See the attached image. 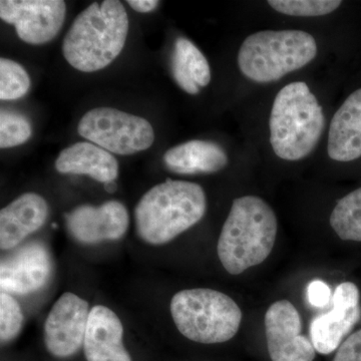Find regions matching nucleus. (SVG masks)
<instances>
[{"mask_svg": "<svg viewBox=\"0 0 361 361\" xmlns=\"http://www.w3.org/2000/svg\"><path fill=\"white\" fill-rule=\"evenodd\" d=\"M129 32V18L122 2H94L82 11L66 33L63 54L82 73L103 70L122 52Z\"/></svg>", "mask_w": 361, "mask_h": 361, "instance_id": "nucleus-1", "label": "nucleus"}, {"mask_svg": "<svg viewBox=\"0 0 361 361\" xmlns=\"http://www.w3.org/2000/svg\"><path fill=\"white\" fill-rule=\"evenodd\" d=\"M277 232V217L269 204L257 196L235 199L218 240L221 264L231 275L261 264L269 257Z\"/></svg>", "mask_w": 361, "mask_h": 361, "instance_id": "nucleus-2", "label": "nucleus"}, {"mask_svg": "<svg viewBox=\"0 0 361 361\" xmlns=\"http://www.w3.org/2000/svg\"><path fill=\"white\" fill-rule=\"evenodd\" d=\"M206 211V194L200 185L167 179L140 199L135 229L146 243L164 245L200 222Z\"/></svg>", "mask_w": 361, "mask_h": 361, "instance_id": "nucleus-3", "label": "nucleus"}, {"mask_svg": "<svg viewBox=\"0 0 361 361\" xmlns=\"http://www.w3.org/2000/svg\"><path fill=\"white\" fill-rule=\"evenodd\" d=\"M324 127L322 106L305 82H291L278 92L269 120L271 146L278 158L302 160L317 146Z\"/></svg>", "mask_w": 361, "mask_h": 361, "instance_id": "nucleus-4", "label": "nucleus"}, {"mask_svg": "<svg viewBox=\"0 0 361 361\" xmlns=\"http://www.w3.org/2000/svg\"><path fill=\"white\" fill-rule=\"evenodd\" d=\"M317 54L312 35L302 30H263L249 35L238 52L240 71L252 82H276L310 63Z\"/></svg>", "mask_w": 361, "mask_h": 361, "instance_id": "nucleus-5", "label": "nucleus"}, {"mask_svg": "<svg viewBox=\"0 0 361 361\" xmlns=\"http://www.w3.org/2000/svg\"><path fill=\"white\" fill-rule=\"evenodd\" d=\"M171 314L180 334L203 344L224 343L236 336L242 311L231 297L209 288L186 289L171 300Z\"/></svg>", "mask_w": 361, "mask_h": 361, "instance_id": "nucleus-6", "label": "nucleus"}, {"mask_svg": "<svg viewBox=\"0 0 361 361\" xmlns=\"http://www.w3.org/2000/svg\"><path fill=\"white\" fill-rule=\"evenodd\" d=\"M84 139L116 155H133L151 148L155 132L148 121L113 108L92 109L78 125Z\"/></svg>", "mask_w": 361, "mask_h": 361, "instance_id": "nucleus-7", "label": "nucleus"}, {"mask_svg": "<svg viewBox=\"0 0 361 361\" xmlns=\"http://www.w3.org/2000/svg\"><path fill=\"white\" fill-rule=\"evenodd\" d=\"M66 4L63 0H1L0 18L16 26L18 37L30 44L51 42L63 27Z\"/></svg>", "mask_w": 361, "mask_h": 361, "instance_id": "nucleus-8", "label": "nucleus"}, {"mask_svg": "<svg viewBox=\"0 0 361 361\" xmlns=\"http://www.w3.org/2000/svg\"><path fill=\"white\" fill-rule=\"evenodd\" d=\"M87 301L77 294L66 292L49 311L44 326V341L47 351L54 357L68 358L84 345L89 322Z\"/></svg>", "mask_w": 361, "mask_h": 361, "instance_id": "nucleus-9", "label": "nucleus"}, {"mask_svg": "<svg viewBox=\"0 0 361 361\" xmlns=\"http://www.w3.org/2000/svg\"><path fill=\"white\" fill-rule=\"evenodd\" d=\"M264 324L271 360H314V346L307 337L301 334L300 314L290 301L273 303L266 312Z\"/></svg>", "mask_w": 361, "mask_h": 361, "instance_id": "nucleus-10", "label": "nucleus"}, {"mask_svg": "<svg viewBox=\"0 0 361 361\" xmlns=\"http://www.w3.org/2000/svg\"><path fill=\"white\" fill-rule=\"evenodd\" d=\"M52 260L49 249L39 241L16 247L0 263L1 292L28 295L44 288L51 279Z\"/></svg>", "mask_w": 361, "mask_h": 361, "instance_id": "nucleus-11", "label": "nucleus"}, {"mask_svg": "<svg viewBox=\"0 0 361 361\" xmlns=\"http://www.w3.org/2000/svg\"><path fill=\"white\" fill-rule=\"evenodd\" d=\"M331 300V310L315 317L310 329L316 353L323 355L338 349L361 315L360 290L353 282L339 284Z\"/></svg>", "mask_w": 361, "mask_h": 361, "instance_id": "nucleus-12", "label": "nucleus"}, {"mask_svg": "<svg viewBox=\"0 0 361 361\" xmlns=\"http://www.w3.org/2000/svg\"><path fill=\"white\" fill-rule=\"evenodd\" d=\"M66 222L68 232L78 242L97 244L122 238L129 228L130 216L121 202L108 201L97 207H77L66 214Z\"/></svg>", "mask_w": 361, "mask_h": 361, "instance_id": "nucleus-13", "label": "nucleus"}, {"mask_svg": "<svg viewBox=\"0 0 361 361\" xmlns=\"http://www.w3.org/2000/svg\"><path fill=\"white\" fill-rule=\"evenodd\" d=\"M87 361H132L123 345V326L110 308L96 305L90 310L84 341Z\"/></svg>", "mask_w": 361, "mask_h": 361, "instance_id": "nucleus-14", "label": "nucleus"}, {"mask_svg": "<svg viewBox=\"0 0 361 361\" xmlns=\"http://www.w3.org/2000/svg\"><path fill=\"white\" fill-rule=\"evenodd\" d=\"M47 216L49 205L39 194H23L11 202L0 212L1 250L16 248L44 225Z\"/></svg>", "mask_w": 361, "mask_h": 361, "instance_id": "nucleus-15", "label": "nucleus"}, {"mask_svg": "<svg viewBox=\"0 0 361 361\" xmlns=\"http://www.w3.org/2000/svg\"><path fill=\"white\" fill-rule=\"evenodd\" d=\"M327 152L332 160L351 161L361 157V89L345 99L330 123Z\"/></svg>", "mask_w": 361, "mask_h": 361, "instance_id": "nucleus-16", "label": "nucleus"}, {"mask_svg": "<svg viewBox=\"0 0 361 361\" xmlns=\"http://www.w3.org/2000/svg\"><path fill=\"white\" fill-rule=\"evenodd\" d=\"M54 166L61 174L87 175L104 184L114 182L118 176L115 157L92 142H75L63 149Z\"/></svg>", "mask_w": 361, "mask_h": 361, "instance_id": "nucleus-17", "label": "nucleus"}, {"mask_svg": "<svg viewBox=\"0 0 361 361\" xmlns=\"http://www.w3.org/2000/svg\"><path fill=\"white\" fill-rule=\"evenodd\" d=\"M164 163L177 174H212L227 166L228 156L216 142L193 140L168 149Z\"/></svg>", "mask_w": 361, "mask_h": 361, "instance_id": "nucleus-18", "label": "nucleus"}, {"mask_svg": "<svg viewBox=\"0 0 361 361\" xmlns=\"http://www.w3.org/2000/svg\"><path fill=\"white\" fill-rule=\"evenodd\" d=\"M171 68L176 82L188 94H199L200 87L210 82L208 61L200 49L185 37L176 40Z\"/></svg>", "mask_w": 361, "mask_h": 361, "instance_id": "nucleus-19", "label": "nucleus"}, {"mask_svg": "<svg viewBox=\"0 0 361 361\" xmlns=\"http://www.w3.org/2000/svg\"><path fill=\"white\" fill-rule=\"evenodd\" d=\"M330 225L341 240L361 242V188L337 202Z\"/></svg>", "mask_w": 361, "mask_h": 361, "instance_id": "nucleus-20", "label": "nucleus"}, {"mask_svg": "<svg viewBox=\"0 0 361 361\" xmlns=\"http://www.w3.org/2000/svg\"><path fill=\"white\" fill-rule=\"evenodd\" d=\"M30 78L23 66L11 59H0V99L16 101L27 94Z\"/></svg>", "mask_w": 361, "mask_h": 361, "instance_id": "nucleus-21", "label": "nucleus"}, {"mask_svg": "<svg viewBox=\"0 0 361 361\" xmlns=\"http://www.w3.org/2000/svg\"><path fill=\"white\" fill-rule=\"evenodd\" d=\"M268 4L273 9L282 14L291 16H326L334 13L339 6V0H270Z\"/></svg>", "mask_w": 361, "mask_h": 361, "instance_id": "nucleus-22", "label": "nucleus"}, {"mask_svg": "<svg viewBox=\"0 0 361 361\" xmlns=\"http://www.w3.org/2000/svg\"><path fill=\"white\" fill-rule=\"evenodd\" d=\"M32 126L25 116L16 111L0 113V148L8 149L25 144L32 137Z\"/></svg>", "mask_w": 361, "mask_h": 361, "instance_id": "nucleus-23", "label": "nucleus"}, {"mask_svg": "<svg viewBox=\"0 0 361 361\" xmlns=\"http://www.w3.org/2000/svg\"><path fill=\"white\" fill-rule=\"evenodd\" d=\"M23 314L20 304L11 294H0V341L8 343L18 336L23 329Z\"/></svg>", "mask_w": 361, "mask_h": 361, "instance_id": "nucleus-24", "label": "nucleus"}, {"mask_svg": "<svg viewBox=\"0 0 361 361\" xmlns=\"http://www.w3.org/2000/svg\"><path fill=\"white\" fill-rule=\"evenodd\" d=\"M332 361H361V329L342 342Z\"/></svg>", "mask_w": 361, "mask_h": 361, "instance_id": "nucleus-25", "label": "nucleus"}, {"mask_svg": "<svg viewBox=\"0 0 361 361\" xmlns=\"http://www.w3.org/2000/svg\"><path fill=\"white\" fill-rule=\"evenodd\" d=\"M308 298L311 305L315 307H324L329 303L330 299H332L329 285L322 280L311 282L308 287Z\"/></svg>", "mask_w": 361, "mask_h": 361, "instance_id": "nucleus-26", "label": "nucleus"}, {"mask_svg": "<svg viewBox=\"0 0 361 361\" xmlns=\"http://www.w3.org/2000/svg\"><path fill=\"white\" fill-rule=\"evenodd\" d=\"M127 4L137 13H149L155 11L160 1H157V0H129Z\"/></svg>", "mask_w": 361, "mask_h": 361, "instance_id": "nucleus-27", "label": "nucleus"}, {"mask_svg": "<svg viewBox=\"0 0 361 361\" xmlns=\"http://www.w3.org/2000/svg\"><path fill=\"white\" fill-rule=\"evenodd\" d=\"M116 188H118V186H116L115 180H114V182L106 183V184H104V189H106V191L108 192V193H115Z\"/></svg>", "mask_w": 361, "mask_h": 361, "instance_id": "nucleus-28", "label": "nucleus"}]
</instances>
